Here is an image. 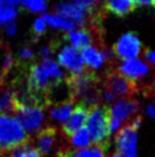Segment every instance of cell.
Here are the masks:
<instances>
[{"label": "cell", "instance_id": "6da1fadb", "mask_svg": "<svg viewBox=\"0 0 155 157\" xmlns=\"http://www.w3.org/2000/svg\"><path fill=\"white\" fill-rule=\"evenodd\" d=\"M65 79L64 71L52 59H43L41 63L32 64L29 68V74L25 85L23 87L33 96L38 98L47 105L46 93L55 84ZM18 90V88H17Z\"/></svg>", "mask_w": 155, "mask_h": 157}, {"label": "cell", "instance_id": "7a4b0ae2", "mask_svg": "<svg viewBox=\"0 0 155 157\" xmlns=\"http://www.w3.org/2000/svg\"><path fill=\"white\" fill-rule=\"evenodd\" d=\"M67 83L73 100L80 101L87 108L97 107L103 101V84L95 72L85 70L80 75L69 77Z\"/></svg>", "mask_w": 155, "mask_h": 157}, {"label": "cell", "instance_id": "3957f363", "mask_svg": "<svg viewBox=\"0 0 155 157\" xmlns=\"http://www.w3.org/2000/svg\"><path fill=\"white\" fill-rule=\"evenodd\" d=\"M87 131L89 133L91 142L96 146H100L106 153L111 146V118H110V107L97 105L90 109L87 119Z\"/></svg>", "mask_w": 155, "mask_h": 157}, {"label": "cell", "instance_id": "277c9868", "mask_svg": "<svg viewBox=\"0 0 155 157\" xmlns=\"http://www.w3.org/2000/svg\"><path fill=\"white\" fill-rule=\"evenodd\" d=\"M29 142L30 135L17 119L6 113H0V154L12 151Z\"/></svg>", "mask_w": 155, "mask_h": 157}, {"label": "cell", "instance_id": "5b68a950", "mask_svg": "<svg viewBox=\"0 0 155 157\" xmlns=\"http://www.w3.org/2000/svg\"><path fill=\"white\" fill-rule=\"evenodd\" d=\"M142 116L136 117L117 132L115 138V146L117 153L123 157H136L137 130L142 123Z\"/></svg>", "mask_w": 155, "mask_h": 157}, {"label": "cell", "instance_id": "8992f818", "mask_svg": "<svg viewBox=\"0 0 155 157\" xmlns=\"http://www.w3.org/2000/svg\"><path fill=\"white\" fill-rule=\"evenodd\" d=\"M42 107L39 105H23L15 100V113H17V119L24 130L34 132L41 130L45 123V113Z\"/></svg>", "mask_w": 155, "mask_h": 157}, {"label": "cell", "instance_id": "52a82bcc", "mask_svg": "<svg viewBox=\"0 0 155 157\" xmlns=\"http://www.w3.org/2000/svg\"><path fill=\"white\" fill-rule=\"evenodd\" d=\"M103 86L112 93L114 98H130L137 93V83L125 78L124 76L115 70H110L106 74V79Z\"/></svg>", "mask_w": 155, "mask_h": 157}, {"label": "cell", "instance_id": "ba28073f", "mask_svg": "<svg viewBox=\"0 0 155 157\" xmlns=\"http://www.w3.org/2000/svg\"><path fill=\"white\" fill-rule=\"evenodd\" d=\"M139 109V102L137 100H120L115 102L110 108L111 118V132L116 131L120 126L121 122L127 117L131 116Z\"/></svg>", "mask_w": 155, "mask_h": 157}, {"label": "cell", "instance_id": "9c48e42d", "mask_svg": "<svg viewBox=\"0 0 155 157\" xmlns=\"http://www.w3.org/2000/svg\"><path fill=\"white\" fill-rule=\"evenodd\" d=\"M142 44L134 32H128L121 37L114 45V54L123 60L135 59L140 53Z\"/></svg>", "mask_w": 155, "mask_h": 157}, {"label": "cell", "instance_id": "30bf717a", "mask_svg": "<svg viewBox=\"0 0 155 157\" xmlns=\"http://www.w3.org/2000/svg\"><path fill=\"white\" fill-rule=\"evenodd\" d=\"M57 60L62 67L71 72V76H77L85 71V62L81 55L72 46H64L57 54Z\"/></svg>", "mask_w": 155, "mask_h": 157}, {"label": "cell", "instance_id": "8fae6325", "mask_svg": "<svg viewBox=\"0 0 155 157\" xmlns=\"http://www.w3.org/2000/svg\"><path fill=\"white\" fill-rule=\"evenodd\" d=\"M89 108H87L86 105H79L75 107L71 113L70 118L67 119V122L63 124L62 126V131L66 136H72L73 134H75L79 130H81L83 125L87 123L88 119V113H89Z\"/></svg>", "mask_w": 155, "mask_h": 157}, {"label": "cell", "instance_id": "7c38bea8", "mask_svg": "<svg viewBox=\"0 0 155 157\" xmlns=\"http://www.w3.org/2000/svg\"><path fill=\"white\" fill-rule=\"evenodd\" d=\"M55 9H56V14L70 18L77 24H83L88 18V15L91 13V10L81 7L75 1L74 2H59L56 5Z\"/></svg>", "mask_w": 155, "mask_h": 157}, {"label": "cell", "instance_id": "4fadbf2b", "mask_svg": "<svg viewBox=\"0 0 155 157\" xmlns=\"http://www.w3.org/2000/svg\"><path fill=\"white\" fill-rule=\"evenodd\" d=\"M148 67L139 59H129L121 62L119 66V72L125 78L137 82V79H140L142 77L146 76L148 74Z\"/></svg>", "mask_w": 155, "mask_h": 157}, {"label": "cell", "instance_id": "5bb4252c", "mask_svg": "<svg viewBox=\"0 0 155 157\" xmlns=\"http://www.w3.org/2000/svg\"><path fill=\"white\" fill-rule=\"evenodd\" d=\"M58 138V130L55 126L43 127L37 135V149L41 156H47L50 154Z\"/></svg>", "mask_w": 155, "mask_h": 157}, {"label": "cell", "instance_id": "9a60e30c", "mask_svg": "<svg viewBox=\"0 0 155 157\" xmlns=\"http://www.w3.org/2000/svg\"><path fill=\"white\" fill-rule=\"evenodd\" d=\"M65 39L72 45L75 49H83V48L90 46L92 43V33L89 30L80 29V30L69 31L65 35Z\"/></svg>", "mask_w": 155, "mask_h": 157}, {"label": "cell", "instance_id": "2e32d148", "mask_svg": "<svg viewBox=\"0 0 155 157\" xmlns=\"http://www.w3.org/2000/svg\"><path fill=\"white\" fill-rule=\"evenodd\" d=\"M80 55H81L85 64H87L91 69H98L106 61L103 52L95 46H88V47L81 49Z\"/></svg>", "mask_w": 155, "mask_h": 157}, {"label": "cell", "instance_id": "e0dca14e", "mask_svg": "<svg viewBox=\"0 0 155 157\" xmlns=\"http://www.w3.org/2000/svg\"><path fill=\"white\" fill-rule=\"evenodd\" d=\"M15 67V62L8 48L4 44H0V87H2L9 74Z\"/></svg>", "mask_w": 155, "mask_h": 157}, {"label": "cell", "instance_id": "ac0fdd59", "mask_svg": "<svg viewBox=\"0 0 155 157\" xmlns=\"http://www.w3.org/2000/svg\"><path fill=\"white\" fill-rule=\"evenodd\" d=\"M104 8L113 15L122 17L131 13L136 6L132 0H106Z\"/></svg>", "mask_w": 155, "mask_h": 157}, {"label": "cell", "instance_id": "d6986e66", "mask_svg": "<svg viewBox=\"0 0 155 157\" xmlns=\"http://www.w3.org/2000/svg\"><path fill=\"white\" fill-rule=\"evenodd\" d=\"M47 24L52 28L63 29L65 31H72L77 28V23L71 21L70 18H66L59 14H45L42 16Z\"/></svg>", "mask_w": 155, "mask_h": 157}, {"label": "cell", "instance_id": "ffe728a7", "mask_svg": "<svg viewBox=\"0 0 155 157\" xmlns=\"http://www.w3.org/2000/svg\"><path fill=\"white\" fill-rule=\"evenodd\" d=\"M16 94L14 88L7 87L0 92V113H15Z\"/></svg>", "mask_w": 155, "mask_h": 157}, {"label": "cell", "instance_id": "44dd1931", "mask_svg": "<svg viewBox=\"0 0 155 157\" xmlns=\"http://www.w3.org/2000/svg\"><path fill=\"white\" fill-rule=\"evenodd\" d=\"M73 103L74 102H69L64 105H52L50 109V117L52 119H56L58 122H64L71 116L73 111Z\"/></svg>", "mask_w": 155, "mask_h": 157}, {"label": "cell", "instance_id": "7402d4cb", "mask_svg": "<svg viewBox=\"0 0 155 157\" xmlns=\"http://www.w3.org/2000/svg\"><path fill=\"white\" fill-rule=\"evenodd\" d=\"M10 157H42L39 150L31 144H26L10 151Z\"/></svg>", "mask_w": 155, "mask_h": 157}, {"label": "cell", "instance_id": "603a6c76", "mask_svg": "<svg viewBox=\"0 0 155 157\" xmlns=\"http://www.w3.org/2000/svg\"><path fill=\"white\" fill-rule=\"evenodd\" d=\"M71 144H73L74 147H79V148L89 146L90 144V136H89L87 128L82 127L81 130H79L75 134L72 135L71 136Z\"/></svg>", "mask_w": 155, "mask_h": 157}, {"label": "cell", "instance_id": "cb8c5ba5", "mask_svg": "<svg viewBox=\"0 0 155 157\" xmlns=\"http://www.w3.org/2000/svg\"><path fill=\"white\" fill-rule=\"evenodd\" d=\"M17 15V10L13 7H8L1 5L0 6V24H6V23L13 21Z\"/></svg>", "mask_w": 155, "mask_h": 157}, {"label": "cell", "instance_id": "d4e9b609", "mask_svg": "<svg viewBox=\"0 0 155 157\" xmlns=\"http://www.w3.org/2000/svg\"><path fill=\"white\" fill-rule=\"evenodd\" d=\"M46 26H47V23L45 21L43 17H39L37 18L33 23V32H34L35 36H41L46 31Z\"/></svg>", "mask_w": 155, "mask_h": 157}, {"label": "cell", "instance_id": "484cf974", "mask_svg": "<svg viewBox=\"0 0 155 157\" xmlns=\"http://www.w3.org/2000/svg\"><path fill=\"white\" fill-rule=\"evenodd\" d=\"M18 56H20V59H21L22 61L26 62L34 56V52H33L32 48H30L29 46H23V47L20 49V52H18Z\"/></svg>", "mask_w": 155, "mask_h": 157}, {"label": "cell", "instance_id": "4316f807", "mask_svg": "<svg viewBox=\"0 0 155 157\" xmlns=\"http://www.w3.org/2000/svg\"><path fill=\"white\" fill-rule=\"evenodd\" d=\"M98 1L99 0H75L77 4H79L81 7L88 9V10H91L92 7H94Z\"/></svg>", "mask_w": 155, "mask_h": 157}, {"label": "cell", "instance_id": "83f0119b", "mask_svg": "<svg viewBox=\"0 0 155 157\" xmlns=\"http://www.w3.org/2000/svg\"><path fill=\"white\" fill-rule=\"evenodd\" d=\"M5 31L8 36H14L15 32H16V23L14 21H10V22L6 23V26H5Z\"/></svg>", "mask_w": 155, "mask_h": 157}, {"label": "cell", "instance_id": "f1b7e54d", "mask_svg": "<svg viewBox=\"0 0 155 157\" xmlns=\"http://www.w3.org/2000/svg\"><path fill=\"white\" fill-rule=\"evenodd\" d=\"M92 157H105V151L100 146H95L94 148H91Z\"/></svg>", "mask_w": 155, "mask_h": 157}, {"label": "cell", "instance_id": "f546056e", "mask_svg": "<svg viewBox=\"0 0 155 157\" xmlns=\"http://www.w3.org/2000/svg\"><path fill=\"white\" fill-rule=\"evenodd\" d=\"M136 7H142V6H151L153 5V1L154 0H132Z\"/></svg>", "mask_w": 155, "mask_h": 157}, {"label": "cell", "instance_id": "4dcf8cb0", "mask_svg": "<svg viewBox=\"0 0 155 157\" xmlns=\"http://www.w3.org/2000/svg\"><path fill=\"white\" fill-rule=\"evenodd\" d=\"M2 2L5 4V6L8 7H17L22 4V0H2Z\"/></svg>", "mask_w": 155, "mask_h": 157}, {"label": "cell", "instance_id": "1f68e13d", "mask_svg": "<svg viewBox=\"0 0 155 157\" xmlns=\"http://www.w3.org/2000/svg\"><path fill=\"white\" fill-rule=\"evenodd\" d=\"M145 57H146V60L148 62L155 64V51H147L145 53Z\"/></svg>", "mask_w": 155, "mask_h": 157}, {"label": "cell", "instance_id": "d6a6232c", "mask_svg": "<svg viewBox=\"0 0 155 157\" xmlns=\"http://www.w3.org/2000/svg\"><path fill=\"white\" fill-rule=\"evenodd\" d=\"M146 113L148 117L155 118V105H148V107L146 108Z\"/></svg>", "mask_w": 155, "mask_h": 157}, {"label": "cell", "instance_id": "836d02e7", "mask_svg": "<svg viewBox=\"0 0 155 157\" xmlns=\"http://www.w3.org/2000/svg\"><path fill=\"white\" fill-rule=\"evenodd\" d=\"M112 157H123V156H122V155H120L119 153H116V154H113Z\"/></svg>", "mask_w": 155, "mask_h": 157}, {"label": "cell", "instance_id": "e575fe53", "mask_svg": "<svg viewBox=\"0 0 155 157\" xmlns=\"http://www.w3.org/2000/svg\"><path fill=\"white\" fill-rule=\"evenodd\" d=\"M153 6H154V7H155V0H154V1H153Z\"/></svg>", "mask_w": 155, "mask_h": 157}, {"label": "cell", "instance_id": "d590c367", "mask_svg": "<svg viewBox=\"0 0 155 157\" xmlns=\"http://www.w3.org/2000/svg\"><path fill=\"white\" fill-rule=\"evenodd\" d=\"M154 92H155V84H154Z\"/></svg>", "mask_w": 155, "mask_h": 157}, {"label": "cell", "instance_id": "8d00e7d4", "mask_svg": "<svg viewBox=\"0 0 155 157\" xmlns=\"http://www.w3.org/2000/svg\"><path fill=\"white\" fill-rule=\"evenodd\" d=\"M45 1H46V0H45Z\"/></svg>", "mask_w": 155, "mask_h": 157}]
</instances>
